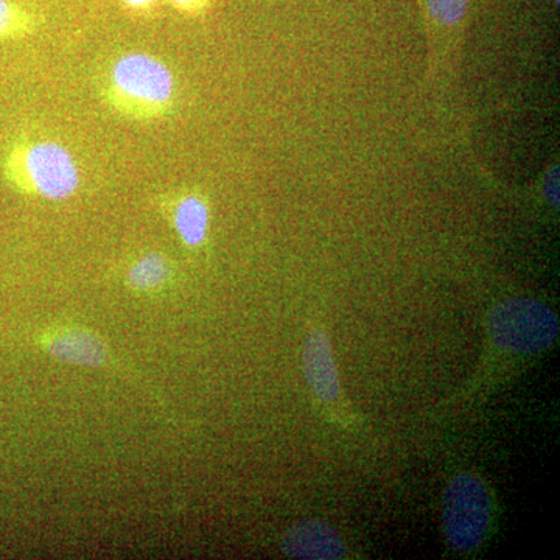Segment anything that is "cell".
<instances>
[{"label":"cell","mask_w":560,"mask_h":560,"mask_svg":"<svg viewBox=\"0 0 560 560\" xmlns=\"http://www.w3.org/2000/svg\"><path fill=\"white\" fill-rule=\"evenodd\" d=\"M101 95L117 116L151 124L175 110V73L156 55L128 51L110 62L102 80Z\"/></svg>","instance_id":"cell-1"},{"label":"cell","mask_w":560,"mask_h":560,"mask_svg":"<svg viewBox=\"0 0 560 560\" xmlns=\"http://www.w3.org/2000/svg\"><path fill=\"white\" fill-rule=\"evenodd\" d=\"M0 172L11 190L35 200L66 201L81 186L79 162L57 140H13L3 151Z\"/></svg>","instance_id":"cell-2"},{"label":"cell","mask_w":560,"mask_h":560,"mask_svg":"<svg viewBox=\"0 0 560 560\" xmlns=\"http://www.w3.org/2000/svg\"><path fill=\"white\" fill-rule=\"evenodd\" d=\"M493 345L517 355L544 352L559 338V318L539 301L514 298L501 302L489 316Z\"/></svg>","instance_id":"cell-3"},{"label":"cell","mask_w":560,"mask_h":560,"mask_svg":"<svg viewBox=\"0 0 560 560\" xmlns=\"http://www.w3.org/2000/svg\"><path fill=\"white\" fill-rule=\"evenodd\" d=\"M492 514L488 486L477 475H455L448 481L442 504L445 539L453 550H477L485 540Z\"/></svg>","instance_id":"cell-4"},{"label":"cell","mask_w":560,"mask_h":560,"mask_svg":"<svg viewBox=\"0 0 560 560\" xmlns=\"http://www.w3.org/2000/svg\"><path fill=\"white\" fill-rule=\"evenodd\" d=\"M161 206L186 248L205 245L210 226L209 201L205 195L197 190L171 191L162 197Z\"/></svg>","instance_id":"cell-5"},{"label":"cell","mask_w":560,"mask_h":560,"mask_svg":"<svg viewBox=\"0 0 560 560\" xmlns=\"http://www.w3.org/2000/svg\"><path fill=\"white\" fill-rule=\"evenodd\" d=\"M304 374L316 399L326 405L340 400V375L326 331L316 329L308 334L304 348Z\"/></svg>","instance_id":"cell-6"},{"label":"cell","mask_w":560,"mask_h":560,"mask_svg":"<svg viewBox=\"0 0 560 560\" xmlns=\"http://www.w3.org/2000/svg\"><path fill=\"white\" fill-rule=\"evenodd\" d=\"M283 555L293 559L338 560L346 558V545L337 530L324 522L304 521L287 530Z\"/></svg>","instance_id":"cell-7"},{"label":"cell","mask_w":560,"mask_h":560,"mask_svg":"<svg viewBox=\"0 0 560 560\" xmlns=\"http://www.w3.org/2000/svg\"><path fill=\"white\" fill-rule=\"evenodd\" d=\"M40 345L54 359L84 368L108 364V350L97 335L79 327L51 329L40 337Z\"/></svg>","instance_id":"cell-8"},{"label":"cell","mask_w":560,"mask_h":560,"mask_svg":"<svg viewBox=\"0 0 560 560\" xmlns=\"http://www.w3.org/2000/svg\"><path fill=\"white\" fill-rule=\"evenodd\" d=\"M172 276L171 260L160 253H149L132 261L127 272V282L132 290L150 293L164 289Z\"/></svg>","instance_id":"cell-9"},{"label":"cell","mask_w":560,"mask_h":560,"mask_svg":"<svg viewBox=\"0 0 560 560\" xmlns=\"http://www.w3.org/2000/svg\"><path fill=\"white\" fill-rule=\"evenodd\" d=\"M40 18L16 0H0V43L31 38L39 31Z\"/></svg>","instance_id":"cell-10"},{"label":"cell","mask_w":560,"mask_h":560,"mask_svg":"<svg viewBox=\"0 0 560 560\" xmlns=\"http://www.w3.org/2000/svg\"><path fill=\"white\" fill-rule=\"evenodd\" d=\"M469 0H427L430 13L444 24H456L464 16Z\"/></svg>","instance_id":"cell-11"},{"label":"cell","mask_w":560,"mask_h":560,"mask_svg":"<svg viewBox=\"0 0 560 560\" xmlns=\"http://www.w3.org/2000/svg\"><path fill=\"white\" fill-rule=\"evenodd\" d=\"M117 3L132 16L151 18L160 10L162 0H117Z\"/></svg>","instance_id":"cell-12"},{"label":"cell","mask_w":560,"mask_h":560,"mask_svg":"<svg viewBox=\"0 0 560 560\" xmlns=\"http://www.w3.org/2000/svg\"><path fill=\"white\" fill-rule=\"evenodd\" d=\"M173 10L184 16L197 18L209 9L210 0H167Z\"/></svg>","instance_id":"cell-13"}]
</instances>
